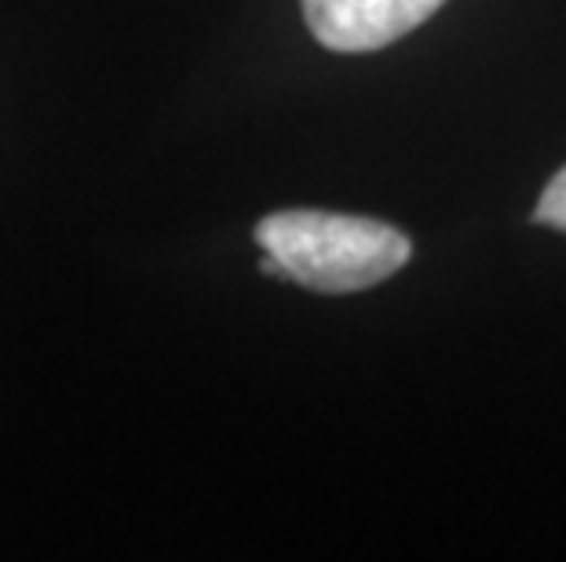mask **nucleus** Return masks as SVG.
<instances>
[{
    "label": "nucleus",
    "instance_id": "f257e3e1",
    "mask_svg": "<svg viewBox=\"0 0 566 562\" xmlns=\"http://www.w3.org/2000/svg\"><path fill=\"white\" fill-rule=\"evenodd\" d=\"M256 245L282 263L285 278L315 293H363L391 278L413 245L391 223L340 212L289 209L256 223Z\"/></svg>",
    "mask_w": 566,
    "mask_h": 562
},
{
    "label": "nucleus",
    "instance_id": "f03ea898",
    "mask_svg": "<svg viewBox=\"0 0 566 562\" xmlns=\"http://www.w3.org/2000/svg\"><path fill=\"white\" fill-rule=\"evenodd\" d=\"M307 30L322 47L344 55L377 52L420 22H428L446 0H300Z\"/></svg>",
    "mask_w": 566,
    "mask_h": 562
},
{
    "label": "nucleus",
    "instance_id": "7ed1b4c3",
    "mask_svg": "<svg viewBox=\"0 0 566 562\" xmlns=\"http://www.w3.org/2000/svg\"><path fill=\"white\" fill-rule=\"evenodd\" d=\"M534 220L552 226V231H563L566 234V165L548 179L545 194H541V201H537Z\"/></svg>",
    "mask_w": 566,
    "mask_h": 562
}]
</instances>
